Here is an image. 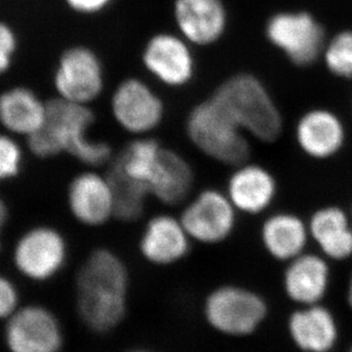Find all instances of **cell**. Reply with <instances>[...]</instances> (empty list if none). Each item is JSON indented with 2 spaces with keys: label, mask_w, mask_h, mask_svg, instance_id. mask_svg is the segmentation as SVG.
Masks as SVG:
<instances>
[{
  "label": "cell",
  "mask_w": 352,
  "mask_h": 352,
  "mask_svg": "<svg viewBox=\"0 0 352 352\" xmlns=\"http://www.w3.org/2000/svg\"><path fill=\"white\" fill-rule=\"evenodd\" d=\"M76 309L82 325L95 334L115 331L129 308V272L109 248H95L76 274Z\"/></svg>",
  "instance_id": "1"
},
{
  "label": "cell",
  "mask_w": 352,
  "mask_h": 352,
  "mask_svg": "<svg viewBox=\"0 0 352 352\" xmlns=\"http://www.w3.org/2000/svg\"><path fill=\"white\" fill-rule=\"evenodd\" d=\"M44 125L28 138L31 151L41 158L68 153L87 166L98 167L113 160L111 146L93 140L88 131L95 116L87 104L58 98L48 101Z\"/></svg>",
  "instance_id": "2"
},
{
  "label": "cell",
  "mask_w": 352,
  "mask_h": 352,
  "mask_svg": "<svg viewBox=\"0 0 352 352\" xmlns=\"http://www.w3.org/2000/svg\"><path fill=\"white\" fill-rule=\"evenodd\" d=\"M210 98L252 139L265 144L280 139L284 117L269 88L254 74H232L217 86Z\"/></svg>",
  "instance_id": "3"
},
{
  "label": "cell",
  "mask_w": 352,
  "mask_h": 352,
  "mask_svg": "<svg viewBox=\"0 0 352 352\" xmlns=\"http://www.w3.org/2000/svg\"><path fill=\"white\" fill-rule=\"evenodd\" d=\"M186 134L204 156L226 166H237L251 157V138L210 96L190 110Z\"/></svg>",
  "instance_id": "4"
},
{
  "label": "cell",
  "mask_w": 352,
  "mask_h": 352,
  "mask_svg": "<svg viewBox=\"0 0 352 352\" xmlns=\"http://www.w3.org/2000/svg\"><path fill=\"white\" fill-rule=\"evenodd\" d=\"M269 314L265 298L239 285H221L207 295L204 316L217 333L230 338L253 336Z\"/></svg>",
  "instance_id": "5"
},
{
  "label": "cell",
  "mask_w": 352,
  "mask_h": 352,
  "mask_svg": "<svg viewBox=\"0 0 352 352\" xmlns=\"http://www.w3.org/2000/svg\"><path fill=\"white\" fill-rule=\"evenodd\" d=\"M269 44L292 65L308 68L322 58L327 43L325 28L307 10H280L272 14L264 27Z\"/></svg>",
  "instance_id": "6"
},
{
  "label": "cell",
  "mask_w": 352,
  "mask_h": 352,
  "mask_svg": "<svg viewBox=\"0 0 352 352\" xmlns=\"http://www.w3.org/2000/svg\"><path fill=\"white\" fill-rule=\"evenodd\" d=\"M238 214L224 190L205 188L183 204L179 217L191 241L217 245L232 236Z\"/></svg>",
  "instance_id": "7"
},
{
  "label": "cell",
  "mask_w": 352,
  "mask_h": 352,
  "mask_svg": "<svg viewBox=\"0 0 352 352\" xmlns=\"http://www.w3.org/2000/svg\"><path fill=\"white\" fill-rule=\"evenodd\" d=\"M3 344L8 352H61L65 329L53 310L41 305H20L5 320Z\"/></svg>",
  "instance_id": "8"
},
{
  "label": "cell",
  "mask_w": 352,
  "mask_h": 352,
  "mask_svg": "<svg viewBox=\"0 0 352 352\" xmlns=\"http://www.w3.org/2000/svg\"><path fill=\"white\" fill-rule=\"evenodd\" d=\"M68 244L60 231L48 226L31 228L14 246V267L27 280L48 283L61 274L68 261Z\"/></svg>",
  "instance_id": "9"
},
{
  "label": "cell",
  "mask_w": 352,
  "mask_h": 352,
  "mask_svg": "<svg viewBox=\"0 0 352 352\" xmlns=\"http://www.w3.org/2000/svg\"><path fill=\"white\" fill-rule=\"evenodd\" d=\"M110 105L120 129L135 138L151 135L166 116L163 98L151 84L139 77H129L119 82Z\"/></svg>",
  "instance_id": "10"
},
{
  "label": "cell",
  "mask_w": 352,
  "mask_h": 352,
  "mask_svg": "<svg viewBox=\"0 0 352 352\" xmlns=\"http://www.w3.org/2000/svg\"><path fill=\"white\" fill-rule=\"evenodd\" d=\"M193 46L177 32L160 31L148 38L141 53L143 68L160 85L179 89L197 74Z\"/></svg>",
  "instance_id": "11"
},
{
  "label": "cell",
  "mask_w": 352,
  "mask_h": 352,
  "mask_svg": "<svg viewBox=\"0 0 352 352\" xmlns=\"http://www.w3.org/2000/svg\"><path fill=\"white\" fill-rule=\"evenodd\" d=\"M54 82L60 98L88 104L96 100L104 88L101 60L89 48H70L62 55Z\"/></svg>",
  "instance_id": "12"
},
{
  "label": "cell",
  "mask_w": 352,
  "mask_h": 352,
  "mask_svg": "<svg viewBox=\"0 0 352 352\" xmlns=\"http://www.w3.org/2000/svg\"><path fill=\"white\" fill-rule=\"evenodd\" d=\"M173 17L177 34L195 48L217 44L229 24L223 0H174Z\"/></svg>",
  "instance_id": "13"
},
{
  "label": "cell",
  "mask_w": 352,
  "mask_h": 352,
  "mask_svg": "<svg viewBox=\"0 0 352 352\" xmlns=\"http://www.w3.org/2000/svg\"><path fill=\"white\" fill-rule=\"evenodd\" d=\"M278 189L277 179L269 168L248 160L232 167L224 191L238 213L258 217L272 207Z\"/></svg>",
  "instance_id": "14"
},
{
  "label": "cell",
  "mask_w": 352,
  "mask_h": 352,
  "mask_svg": "<svg viewBox=\"0 0 352 352\" xmlns=\"http://www.w3.org/2000/svg\"><path fill=\"white\" fill-rule=\"evenodd\" d=\"M294 140L305 156L315 160H329L342 150L346 127L332 110L309 109L295 122Z\"/></svg>",
  "instance_id": "15"
},
{
  "label": "cell",
  "mask_w": 352,
  "mask_h": 352,
  "mask_svg": "<svg viewBox=\"0 0 352 352\" xmlns=\"http://www.w3.org/2000/svg\"><path fill=\"white\" fill-rule=\"evenodd\" d=\"M191 243L179 217L160 213L146 221L140 237L139 251L146 262L168 267L189 254Z\"/></svg>",
  "instance_id": "16"
},
{
  "label": "cell",
  "mask_w": 352,
  "mask_h": 352,
  "mask_svg": "<svg viewBox=\"0 0 352 352\" xmlns=\"http://www.w3.org/2000/svg\"><path fill=\"white\" fill-rule=\"evenodd\" d=\"M69 208L76 220L87 227H101L115 217V201L107 175L85 172L72 179Z\"/></svg>",
  "instance_id": "17"
},
{
  "label": "cell",
  "mask_w": 352,
  "mask_h": 352,
  "mask_svg": "<svg viewBox=\"0 0 352 352\" xmlns=\"http://www.w3.org/2000/svg\"><path fill=\"white\" fill-rule=\"evenodd\" d=\"M292 342L302 352H331L339 339L336 317L324 305H301L287 322Z\"/></svg>",
  "instance_id": "18"
},
{
  "label": "cell",
  "mask_w": 352,
  "mask_h": 352,
  "mask_svg": "<svg viewBox=\"0 0 352 352\" xmlns=\"http://www.w3.org/2000/svg\"><path fill=\"white\" fill-rule=\"evenodd\" d=\"M331 270L326 258L302 253L287 262L283 276L285 294L300 305H318L329 291Z\"/></svg>",
  "instance_id": "19"
},
{
  "label": "cell",
  "mask_w": 352,
  "mask_h": 352,
  "mask_svg": "<svg viewBox=\"0 0 352 352\" xmlns=\"http://www.w3.org/2000/svg\"><path fill=\"white\" fill-rule=\"evenodd\" d=\"M260 238L271 258L287 263L305 253L310 239L308 222L293 212L278 210L264 219Z\"/></svg>",
  "instance_id": "20"
},
{
  "label": "cell",
  "mask_w": 352,
  "mask_h": 352,
  "mask_svg": "<svg viewBox=\"0 0 352 352\" xmlns=\"http://www.w3.org/2000/svg\"><path fill=\"white\" fill-rule=\"evenodd\" d=\"M195 186V170L189 160L176 150L163 146L150 179L151 197L166 206L183 205Z\"/></svg>",
  "instance_id": "21"
},
{
  "label": "cell",
  "mask_w": 352,
  "mask_h": 352,
  "mask_svg": "<svg viewBox=\"0 0 352 352\" xmlns=\"http://www.w3.org/2000/svg\"><path fill=\"white\" fill-rule=\"evenodd\" d=\"M309 234L325 258L344 261L352 256V227L346 212L338 206L316 210L308 221Z\"/></svg>",
  "instance_id": "22"
},
{
  "label": "cell",
  "mask_w": 352,
  "mask_h": 352,
  "mask_svg": "<svg viewBox=\"0 0 352 352\" xmlns=\"http://www.w3.org/2000/svg\"><path fill=\"white\" fill-rule=\"evenodd\" d=\"M46 112L47 104L28 88H12L0 95V122L15 134H34L44 125Z\"/></svg>",
  "instance_id": "23"
},
{
  "label": "cell",
  "mask_w": 352,
  "mask_h": 352,
  "mask_svg": "<svg viewBox=\"0 0 352 352\" xmlns=\"http://www.w3.org/2000/svg\"><path fill=\"white\" fill-rule=\"evenodd\" d=\"M115 201V219L132 223L139 221L146 212V200L151 197L149 186L126 175L112 163L107 174Z\"/></svg>",
  "instance_id": "24"
},
{
  "label": "cell",
  "mask_w": 352,
  "mask_h": 352,
  "mask_svg": "<svg viewBox=\"0 0 352 352\" xmlns=\"http://www.w3.org/2000/svg\"><path fill=\"white\" fill-rule=\"evenodd\" d=\"M322 60L333 76L352 80V30L340 31L329 39Z\"/></svg>",
  "instance_id": "25"
},
{
  "label": "cell",
  "mask_w": 352,
  "mask_h": 352,
  "mask_svg": "<svg viewBox=\"0 0 352 352\" xmlns=\"http://www.w3.org/2000/svg\"><path fill=\"white\" fill-rule=\"evenodd\" d=\"M22 153L10 136L0 134V182L12 179L20 172Z\"/></svg>",
  "instance_id": "26"
},
{
  "label": "cell",
  "mask_w": 352,
  "mask_h": 352,
  "mask_svg": "<svg viewBox=\"0 0 352 352\" xmlns=\"http://www.w3.org/2000/svg\"><path fill=\"white\" fill-rule=\"evenodd\" d=\"M20 291L10 278L0 274V322L7 320L20 308Z\"/></svg>",
  "instance_id": "27"
},
{
  "label": "cell",
  "mask_w": 352,
  "mask_h": 352,
  "mask_svg": "<svg viewBox=\"0 0 352 352\" xmlns=\"http://www.w3.org/2000/svg\"><path fill=\"white\" fill-rule=\"evenodd\" d=\"M16 45V36L12 28L0 21V75L10 68Z\"/></svg>",
  "instance_id": "28"
},
{
  "label": "cell",
  "mask_w": 352,
  "mask_h": 352,
  "mask_svg": "<svg viewBox=\"0 0 352 352\" xmlns=\"http://www.w3.org/2000/svg\"><path fill=\"white\" fill-rule=\"evenodd\" d=\"M72 10L82 14H96L104 10L112 0H67Z\"/></svg>",
  "instance_id": "29"
},
{
  "label": "cell",
  "mask_w": 352,
  "mask_h": 352,
  "mask_svg": "<svg viewBox=\"0 0 352 352\" xmlns=\"http://www.w3.org/2000/svg\"><path fill=\"white\" fill-rule=\"evenodd\" d=\"M8 220V210H7L6 204L0 198V231L3 230L5 224Z\"/></svg>",
  "instance_id": "30"
},
{
  "label": "cell",
  "mask_w": 352,
  "mask_h": 352,
  "mask_svg": "<svg viewBox=\"0 0 352 352\" xmlns=\"http://www.w3.org/2000/svg\"><path fill=\"white\" fill-rule=\"evenodd\" d=\"M348 303H349L350 308L352 309V274L350 278L349 287H348Z\"/></svg>",
  "instance_id": "31"
},
{
  "label": "cell",
  "mask_w": 352,
  "mask_h": 352,
  "mask_svg": "<svg viewBox=\"0 0 352 352\" xmlns=\"http://www.w3.org/2000/svg\"><path fill=\"white\" fill-rule=\"evenodd\" d=\"M129 352H151L149 351V350H144V349H135V350H131V351Z\"/></svg>",
  "instance_id": "32"
},
{
  "label": "cell",
  "mask_w": 352,
  "mask_h": 352,
  "mask_svg": "<svg viewBox=\"0 0 352 352\" xmlns=\"http://www.w3.org/2000/svg\"><path fill=\"white\" fill-rule=\"evenodd\" d=\"M349 352H352V348H351V349L349 350Z\"/></svg>",
  "instance_id": "33"
}]
</instances>
